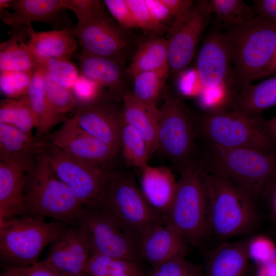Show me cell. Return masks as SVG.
<instances>
[{"instance_id": "3957f363", "label": "cell", "mask_w": 276, "mask_h": 276, "mask_svg": "<svg viewBox=\"0 0 276 276\" xmlns=\"http://www.w3.org/2000/svg\"><path fill=\"white\" fill-rule=\"evenodd\" d=\"M229 44L232 80L241 89L258 79L276 52V22L257 16L224 33Z\"/></svg>"}, {"instance_id": "f6af8a7d", "label": "cell", "mask_w": 276, "mask_h": 276, "mask_svg": "<svg viewBox=\"0 0 276 276\" xmlns=\"http://www.w3.org/2000/svg\"><path fill=\"white\" fill-rule=\"evenodd\" d=\"M162 1L168 8L173 17V21L169 30L177 27L186 19L193 11L195 6L194 1L190 0H162Z\"/></svg>"}, {"instance_id": "cb8c5ba5", "label": "cell", "mask_w": 276, "mask_h": 276, "mask_svg": "<svg viewBox=\"0 0 276 276\" xmlns=\"http://www.w3.org/2000/svg\"><path fill=\"white\" fill-rule=\"evenodd\" d=\"M45 143L13 126L0 124V160L27 170L35 157L42 152Z\"/></svg>"}, {"instance_id": "2e32d148", "label": "cell", "mask_w": 276, "mask_h": 276, "mask_svg": "<svg viewBox=\"0 0 276 276\" xmlns=\"http://www.w3.org/2000/svg\"><path fill=\"white\" fill-rule=\"evenodd\" d=\"M109 97L78 104L72 117L82 129L100 140L120 149V130L123 118L120 109Z\"/></svg>"}, {"instance_id": "680465c9", "label": "cell", "mask_w": 276, "mask_h": 276, "mask_svg": "<svg viewBox=\"0 0 276 276\" xmlns=\"http://www.w3.org/2000/svg\"><path fill=\"white\" fill-rule=\"evenodd\" d=\"M272 120H273V121H274L275 122H276V117L273 118Z\"/></svg>"}, {"instance_id": "d6986e66", "label": "cell", "mask_w": 276, "mask_h": 276, "mask_svg": "<svg viewBox=\"0 0 276 276\" xmlns=\"http://www.w3.org/2000/svg\"><path fill=\"white\" fill-rule=\"evenodd\" d=\"M76 55L79 73L97 83L108 97L117 100L120 98L122 99L127 92L125 90V86L126 76L128 75L122 64L82 52Z\"/></svg>"}, {"instance_id": "6f0895ef", "label": "cell", "mask_w": 276, "mask_h": 276, "mask_svg": "<svg viewBox=\"0 0 276 276\" xmlns=\"http://www.w3.org/2000/svg\"><path fill=\"white\" fill-rule=\"evenodd\" d=\"M0 276H16L9 270L4 269V271L1 273Z\"/></svg>"}, {"instance_id": "f5cc1de1", "label": "cell", "mask_w": 276, "mask_h": 276, "mask_svg": "<svg viewBox=\"0 0 276 276\" xmlns=\"http://www.w3.org/2000/svg\"><path fill=\"white\" fill-rule=\"evenodd\" d=\"M257 276H276V271L265 265H259Z\"/></svg>"}, {"instance_id": "7a4b0ae2", "label": "cell", "mask_w": 276, "mask_h": 276, "mask_svg": "<svg viewBox=\"0 0 276 276\" xmlns=\"http://www.w3.org/2000/svg\"><path fill=\"white\" fill-rule=\"evenodd\" d=\"M24 199L27 216L75 225L85 207L54 174L43 153L26 172Z\"/></svg>"}, {"instance_id": "e575fe53", "label": "cell", "mask_w": 276, "mask_h": 276, "mask_svg": "<svg viewBox=\"0 0 276 276\" xmlns=\"http://www.w3.org/2000/svg\"><path fill=\"white\" fill-rule=\"evenodd\" d=\"M139 270L136 262L93 253L85 264L83 273L86 276H113Z\"/></svg>"}, {"instance_id": "11a10c76", "label": "cell", "mask_w": 276, "mask_h": 276, "mask_svg": "<svg viewBox=\"0 0 276 276\" xmlns=\"http://www.w3.org/2000/svg\"><path fill=\"white\" fill-rule=\"evenodd\" d=\"M14 2V0H0V10L11 8Z\"/></svg>"}, {"instance_id": "277c9868", "label": "cell", "mask_w": 276, "mask_h": 276, "mask_svg": "<svg viewBox=\"0 0 276 276\" xmlns=\"http://www.w3.org/2000/svg\"><path fill=\"white\" fill-rule=\"evenodd\" d=\"M264 122L261 114L251 116L238 110L221 108L209 110L195 127L211 146L275 152L276 143L266 132Z\"/></svg>"}, {"instance_id": "91938a15", "label": "cell", "mask_w": 276, "mask_h": 276, "mask_svg": "<svg viewBox=\"0 0 276 276\" xmlns=\"http://www.w3.org/2000/svg\"><path fill=\"white\" fill-rule=\"evenodd\" d=\"M273 234L276 236V231L273 232Z\"/></svg>"}, {"instance_id": "6da1fadb", "label": "cell", "mask_w": 276, "mask_h": 276, "mask_svg": "<svg viewBox=\"0 0 276 276\" xmlns=\"http://www.w3.org/2000/svg\"><path fill=\"white\" fill-rule=\"evenodd\" d=\"M198 165L206 188L209 233L223 240L253 233L260 222L255 199L212 165Z\"/></svg>"}, {"instance_id": "5bb4252c", "label": "cell", "mask_w": 276, "mask_h": 276, "mask_svg": "<svg viewBox=\"0 0 276 276\" xmlns=\"http://www.w3.org/2000/svg\"><path fill=\"white\" fill-rule=\"evenodd\" d=\"M49 142L75 157L106 166L120 150L82 129L73 117L50 135Z\"/></svg>"}, {"instance_id": "ffe728a7", "label": "cell", "mask_w": 276, "mask_h": 276, "mask_svg": "<svg viewBox=\"0 0 276 276\" xmlns=\"http://www.w3.org/2000/svg\"><path fill=\"white\" fill-rule=\"evenodd\" d=\"M12 11L0 10V18L12 29L32 22L58 24L61 13L66 10L64 0H14Z\"/></svg>"}, {"instance_id": "f35d334b", "label": "cell", "mask_w": 276, "mask_h": 276, "mask_svg": "<svg viewBox=\"0 0 276 276\" xmlns=\"http://www.w3.org/2000/svg\"><path fill=\"white\" fill-rule=\"evenodd\" d=\"M179 256L154 267L147 276H202L199 266Z\"/></svg>"}, {"instance_id": "7c38bea8", "label": "cell", "mask_w": 276, "mask_h": 276, "mask_svg": "<svg viewBox=\"0 0 276 276\" xmlns=\"http://www.w3.org/2000/svg\"><path fill=\"white\" fill-rule=\"evenodd\" d=\"M70 30L78 38L82 53L123 64L129 39L125 30L113 21L105 9Z\"/></svg>"}, {"instance_id": "ac0fdd59", "label": "cell", "mask_w": 276, "mask_h": 276, "mask_svg": "<svg viewBox=\"0 0 276 276\" xmlns=\"http://www.w3.org/2000/svg\"><path fill=\"white\" fill-rule=\"evenodd\" d=\"M187 243L182 234L169 222L151 225L137 237L140 257L153 268L172 258L185 256Z\"/></svg>"}, {"instance_id": "44dd1931", "label": "cell", "mask_w": 276, "mask_h": 276, "mask_svg": "<svg viewBox=\"0 0 276 276\" xmlns=\"http://www.w3.org/2000/svg\"><path fill=\"white\" fill-rule=\"evenodd\" d=\"M249 239L223 242L206 252L204 276H245L250 260Z\"/></svg>"}, {"instance_id": "f546056e", "label": "cell", "mask_w": 276, "mask_h": 276, "mask_svg": "<svg viewBox=\"0 0 276 276\" xmlns=\"http://www.w3.org/2000/svg\"><path fill=\"white\" fill-rule=\"evenodd\" d=\"M26 96L37 123L35 137L40 139L57 124L46 95L44 73L38 67L33 72Z\"/></svg>"}, {"instance_id": "52a82bcc", "label": "cell", "mask_w": 276, "mask_h": 276, "mask_svg": "<svg viewBox=\"0 0 276 276\" xmlns=\"http://www.w3.org/2000/svg\"><path fill=\"white\" fill-rule=\"evenodd\" d=\"M110 216L137 239L148 227L168 222L167 217L154 209L133 178L114 172L97 207Z\"/></svg>"}, {"instance_id": "ee69618b", "label": "cell", "mask_w": 276, "mask_h": 276, "mask_svg": "<svg viewBox=\"0 0 276 276\" xmlns=\"http://www.w3.org/2000/svg\"><path fill=\"white\" fill-rule=\"evenodd\" d=\"M67 9L71 10L81 24L105 9L104 2L99 0H64Z\"/></svg>"}, {"instance_id": "db71d44e", "label": "cell", "mask_w": 276, "mask_h": 276, "mask_svg": "<svg viewBox=\"0 0 276 276\" xmlns=\"http://www.w3.org/2000/svg\"><path fill=\"white\" fill-rule=\"evenodd\" d=\"M263 265H265L276 271V249L270 259Z\"/></svg>"}, {"instance_id": "b9f144b4", "label": "cell", "mask_w": 276, "mask_h": 276, "mask_svg": "<svg viewBox=\"0 0 276 276\" xmlns=\"http://www.w3.org/2000/svg\"><path fill=\"white\" fill-rule=\"evenodd\" d=\"M275 249L272 240L265 236L256 235L249 239L247 247L249 257L258 265L266 263Z\"/></svg>"}, {"instance_id": "f1b7e54d", "label": "cell", "mask_w": 276, "mask_h": 276, "mask_svg": "<svg viewBox=\"0 0 276 276\" xmlns=\"http://www.w3.org/2000/svg\"><path fill=\"white\" fill-rule=\"evenodd\" d=\"M168 39L154 36L143 42L138 47L127 69L129 78L144 72L155 71L168 66Z\"/></svg>"}, {"instance_id": "30bf717a", "label": "cell", "mask_w": 276, "mask_h": 276, "mask_svg": "<svg viewBox=\"0 0 276 276\" xmlns=\"http://www.w3.org/2000/svg\"><path fill=\"white\" fill-rule=\"evenodd\" d=\"M195 123L186 104L169 94L160 110L157 149L180 173L196 164Z\"/></svg>"}, {"instance_id": "e0dca14e", "label": "cell", "mask_w": 276, "mask_h": 276, "mask_svg": "<svg viewBox=\"0 0 276 276\" xmlns=\"http://www.w3.org/2000/svg\"><path fill=\"white\" fill-rule=\"evenodd\" d=\"M231 51L224 33H212L198 53L196 73L201 85L207 90H220L230 77Z\"/></svg>"}, {"instance_id": "94428289", "label": "cell", "mask_w": 276, "mask_h": 276, "mask_svg": "<svg viewBox=\"0 0 276 276\" xmlns=\"http://www.w3.org/2000/svg\"><path fill=\"white\" fill-rule=\"evenodd\" d=\"M82 276H86V275H82Z\"/></svg>"}, {"instance_id": "83f0119b", "label": "cell", "mask_w": 276, "mask_h": 276, "mask_svg": "<svg viewBox=\"0 0 276 276\" xmlns=\"http://www.w3.org/2000/svg\"><path fill=\"white\" fill-rule=\"evenodd\" d=\"M274 106H276V76L243 87L234 100L233 109L249 115L256 116Z\"/></svg>"}, {"instance_id": "c3c4849f", "label": "cell", "mask_w": 276, "mask_h": 276, "mask_svg": "<svg viewBox=\"0 0 276 276\" xmlns=\"http://www.w3.org/2000/svg\"><path fill=\"white\" fill-rule=\"evenodd\" d=\"M253 3L258 16L276 22V0H256Z\"/></svg>"}, {"instance_id": "ab89813d", "label": "cell", "mask_w": 276, "mask_h": 276, "mask_svg": "<svg viewBox=\"0 0 276 276\" xmlns=\"http://www.w3.org/2000/svg\"><path fill=\"white\" fill-rule=\"evenodd\" d=\"M71 91L78 104L88 103L103 97H109L97 83L80 73Z\"/></svg>"}, {"instance_id": "836d02e7", "label": "cell", "mask_w": 276, "mask_h": 276, "mask_svg": "<svg viewBox=\"0 0 276 276\" xmlns=\"http://www.w3.org/2000/svg\"><path fill=\"white\" fill-rule=\"evenodd\" d=\"M168 66L162 69L142 72L132 80L133 95L140 100L156 105L167 80Z\"/></svg>"}, {"instance_id": "60d3db41", "label": "cell", "mask_w": 276, "mask_h": 276, "mask_svg": "<svg viewBox=\"0 0 276 276\" xmlns=\"http://www.w3.org/2000/svg\"><path fill=\"white\" fill-rule=\"evenodd\" d=\"M138 28L154 34L165 32L169 28L157 22L152 16L145 0H127Z\"/></svg>"}, {"instance_id": "603a6c76", "label": "cell", "mask_w": 276, "mask_h": 276, "mask_svg": "<svg viewBox=\"0 0 276 276\" xmlns=\"http://www.w3.org/2000/svg\"><path fill=\"white\" fill-rule=\"evenodd\" d=\"M140 188L149 204L167 218L173 201L177 181L167 167L147 166L142 170Z\"/></svg>"}, {"instance_id": "9f6ffc18", "label": "cell", "mask_w": 276, "mask_h": 276, "mask_svg": "<svg viewBox=\"0 0 276 276\" xmlns=\"http://www.w3.org/2000/svg\"><path fill=\"white\" fill-rule=\"evenodd\" d=\"M113 276H143L140 270L121 273Z\"/></svg>"}, {"instance_id": "9c48e42d", "label": "cell", "mask_w": 276, "mask_h": 276, "mask_svg": "<svg viewBox=\"0 0 276 276\" xmlns=\"http://www.w3.org/2000/svg\"><path fill=\"white\" fill-rule=\"evenodd\" d=\"M42 153L55 175L85 208H97L114 171L75 157L46 141Z\"/></svg>"}, {"instance_id": "9a60e30c", "label": "cell", "mask_w": 276, "mask_h": 276, "mask_svg": "<svg viewBox=\"0 0 276 276\" xmlns=\"http://www.w3.org/2000/svg\"><path fill=\"white\" fill-rule=\"evenodd\" d=\"M90 255L88 244L78 227L67 224L50 244L41 262L65 276H82Z\"/></svg>"}, {"instance_id": "4fadbf2b", "label": "cell", "mask_w": 276, "mask_h": 276, "mask_svg": "<svg viewBox=\"0 0 276 276\" xmlns=\"http://www.w3.org/2000/svg\"><path fill=\"white\" fill-rule=\"evenodd\" d=\"M211 13L204 1L194 6L191 14L175 28L169 30L168 66L178 74L191 62Z\"/></svg>"}, {"instance_id": "ba28073f", "label": "cell", "mask_w": 276, "mask_h": 276, "mask_svg": "<svg viewBox=\"0 0 276 276\" xmlns=\"http://www.w3.org/2000/svg\"><path fill=\"white\" fill-rule=\"evenodd\" d=\"M180 174L167 219L187 242L196 246L209 233L206 185L197 163Z\"/></svg>"}, {"instance_id": "7dc6e473", "label": "cell", "mask_w": 276, "mask_h": 276, "mask_svg": "<svg viewBox=\"0 0 276 276\" xmlns=\"http://www.w3.org/2000/svg\"><path fill=\"white\" fill-rule=\"evenodd\" d=\"M145 2L152 16L157 22L166 26V22L171 20L173 21L169 9L162 0H145Z\"/></svg>"}, {"instance_id": "816d5d0a", "label": "cell", "mask_w": 276, "mask_h": 276, "mask_svg": "<svg viewBox=\"0 0 276 276\" xmlns=\"http://www.w3.org/2000/svg\"><path fill=\"white\" fill-rule=\"evenodd\" d=\"M276 74V52L267 67L259 75L258 79Z\"/></svg>"}, {"instance_id": "d6a6232c", "label": "cell", "mask_w": 276, "mask_h": 276, "mask_svg": "<svg viewBox=\"0 0 276 276\" xmlns=\"http://www.w3.org/2000/svg\"><path fill=\"white\" fill-rule=\"evenodd\" d=\"M206 7L219 22L230 27L239 26L255 17L256 11L242 0L204 1Z\"/></svg>"}, {"instance_id": "4dcf8cb0", "label": "cell", "mask_w": 276, "mask_h": 276, "mask_svg": "<svg viewBox=\"0 0 276 276\" xmlns=\"http://www.w3.org/2000/svg\"><path fill=\"white\" fill-rule=\"evenodd\" d=\"M0 124L11 125L31 134L32 130L36 128L37 123L27 96L1 100Z\"/></svg>"}, {"instance_id": "f907efd6", "label": "cell", "mask_w": 276, "mask_h": 276, "mask_svg": "<svg viewBox=\"0 0 276 276\" xmlns=\"http://www.w3.org/2000/svg\"><path fill=\"white\" fill-rule=\"evenodd\" d=\"M264 126L266 132L276 143V122L272 119L264 121Z\"/></svg>"}, {"instance_id": "74e56055", "label": "cell", "mask_w": 276, "mask_h": 276, "mask_svg": "<svg viewBox=\"0 0 276 276\" xmlns=\"http://www.w3.org/2000/svg\"><path fill=\"white\" fill-rule=\"evenodd\" d=\"M34 71H0L1 91L6 98L16 99L27 95Z\"/></svg>"}, {"instance_id": "d4e9b609", "label": "cell", "mask_w": 276, "mask_h": 276, "mask_svg": "<svg viewBox=\"0 0 276 276\" xmlns=\"http://www.w3.org/2000/svg\"><path fill=\"white\" fill-rule=\"evenodd\" d=\"M122 116L124 121L135 128L147 144L150 157L157 149V134L160 110L156 105L148 104L132 92L122 98Z\"/></svg>"}, {"instance_id": "d590c367", "label": "cell", "mask_w": 276, "mask_h": 276, "mask_svg": "<svg viewBox=\"0 0 276 276\" xmlns=\"http://www.w3.org/2000/svg\"><path fill=\"white\" fill-rule=\"evenodd\" d=\"M45 92L56 124L67 119L66 116L76 109L78 103L71 90L62 87L44 73Z\"/></svg>"}, {"instance_id": "bcb514c9", "label": "cell", "mask_w": 276, "mask_h": 276, "mask_svg": "<svg viewBox=\"0 0 276 276\" xmlns=\"http://www.w3.org/2000/svg\"><path fill=\"white\" fill-rule=\"evenodd\" d=\"M16 276H65L44 265L41 262L21 267L5 268Z\"/></svg>"}, {"instance_id": "484cf974", "label": "cell", "mask_w": 276, "mask_h": 276, "mask_svg": "<svg viewBox=\"0 0 276 276\" xmlns=\"http://www.w3.org/2000/svg\"><path fill=\"white\" fill-rule=\"evenodd\" d=\"M70 29L35 32L30 25L26 42L36 61L48 58L69 60L77 49L76 37Z\"/></svg>"}, {"instance_id": "681fc988", "label": "cell", "mask_w": 276, "mask_h": 276, "mask_svg": "<svg viewBox=\"0 0 276 276\" xmlns=\"http://www.w3.org/2000/svg\"><path fill=\"white\" fill-rule=\"evenodd\" d=\"M264 194L266 196L271 218L276 223V176L268 185Z\"/></svg>"}, {"instance_id": "8992f818", "label": "cell", "mask_w": 276, "mask_h": 276, "mask_svg": "<svg viewBox=\"0 0 276 276\" xmlns=\"http://www.w3.org/2000/svg\"><path fill=\"white\" fill-rule=\"evenodd\" d=\"M211 165L254 199L264 194L276 176V152L210 145Z\"/></svg>"}, {"instance_id": "7402d4cb", "label": "cell", "mask_w": 276, "mask_h": 276, "mask_svg": "<svg viewBox=\"0 0 276 276\" xmlns=\"http://www.w3.org/2000/svg\"><path fill=\"white\" fill-rule=\"evenodd\" d=\"M27 169L0 160V223L27 216L24 199Z\"/></svg>"}, {"instance_id": "7bdbcfd3", "label": "cell", "mask_w": 276, "mask_h": 276, "mask_svg": "<svg viewBox=\"0 0 276 276\" xmlns=\"http://www.w3.org/2000/svg\"><path fill=\"white\" fill-rule=\"evenodd\" d=\"M105 7L123 29L138 28L132 11L127 0L103 1Z\"/></svg>"}, {"instance_id": "5b68a950", "label": "cell", "mask_w": 276, "mask_h": 276, "mask_svg": "<svg viewBox=\"0 0 276 276\" xmlns=\"http://www.w3.org/2000/svg\"><path fill=\"white\" fill-rule=\"evenodd\" d=\"M66 225L29 216L0 223V260L4 268L26 267L37 263L44 248Z\"/></svg>"}, {"instance_id": "8d00e7d4", "label": "cell", "mask_w": 276, "mask_h": 276, "mask_svg": "<svg viewBox=\"0 0 276 276\" xmlns=\"http://www.w3.org/2000/svg\"><path fill=\"white\" fill-rule=\"evenodd\" d=\"M38 67L54 82L71 90L79 76L69 60L48 58L37 60Z\"/></svg>"}, {"instance_id": "1f68e13d", "label": "cell", "mask_w": 276, "mask_h": 276, "mask_svg": "<svg viewBox=\"0 0 276 276\" xmlns=\"http://www.w3.org/2000/svg\"><path fill=\"white\" fill-rule=\"evenodd\" d=\"M120 149L126 162L142 170L148 166L150 155L147 144L141 134L122 118L120 130Z\"/></svg>"}, {"instance_id": "4316f807", "label": "cell", "mask_w": 276, "mask_h": 276, "mask_svg": "<svg viewBox=\"0 0 276 276\" xmlns=\"http://www.w3.org/2000/svg\"><path fill=\"white\" fill-rule=\"evenodd\" d=\"M12 29L7 41L0 45V71H34L37 62L30 51L25 38L29 36L30 25Z\"/></svg>"}, {"instance_id": "8fae6325", "label": "cell", "mask_w": 276, "mask_h": 276, "mask_svg": "<svg viewBox=\"0 0 276 276\" xmlns=\"http://www.w3.org/2000/svg\"><path fill=\"white\" fill-rule=\"evenodd\" d=\"M75 225L85 237L90 254L134 262L140 257L136 237L98 208H85Z\"/></svg>"}]
</instances>
